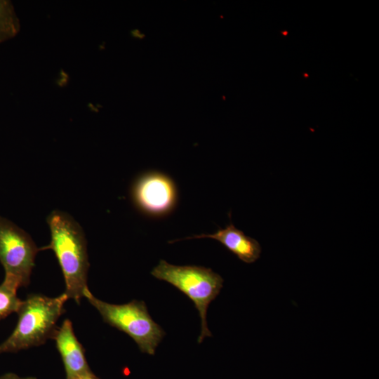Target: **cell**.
Masks as SVG:
<instances>
[{
    "instance_id": "cell-1",
    "label": "cell",
    "mask_w": 379,
    "mask_h": 379,
    "mask_svg": "<svg viewBox=\"0 0 379 379\" xmlns=\"http://www.w3.org/2000/svg\"><path fill=\"white\" fill-rule=\"evenodd\" d=\"M47 223L51 241L39 249H51L54 252L65 279L64 293L68 299H73L79 304L88 288L89 262L85 234L70 215L61 211H52L47 218Z\"/></svg>"
},
{
    "instance_id": "cell-11",
    "label": "cell",
    "mask_w": 379,
    "mask_h": 379,
    "mask_svg": "<svg viewBox=\"0 0 379 379\" xmlns=\"http://www.w3.org/2000/svg\"><path fill=\"white\" fill-rule=\"evenodd\" d=\"M0 379H36L35 377H20L19 375L13 373H6L1 376H0Z\"/></svg>"
},
{
    "instance_id": "cell-4",
    "label": "cell",
    "mask_w": 379,
    "mask_h": 379,
    "mask_svg": "<svg viewBox=\"0 0 379 379\" xmlns=\"http://www.w3.org/2000/svg\"><path fill=\"white\" fill-rule=\"evenodd\" d=\"M84 297L98 311L105 323L128 335L142 352L154 354L165 332L152 319L145 302L133 300L122 305L111 304L97 298L89 288Z\"/></svg>"
},
{
    "instance_id": "cell-12",
    "label": "cell",
    "mask_w": 379,
    "mask_h": 379,
    "mask_svg": "<svg viewBox=\"0 0 379 379\" xmlns=\"http://www.w3.org/2000/svg\"><path fill=\"white\" fill-rule=\"evenodd\" d=\"M79 379H99L92 371L83 375Z\"/></svg>"
},
{
    "instance_id": "cell-2",
    "label": "cell",
    "mask_w": 379,
    "mask_h": 379,
    "mask_svg": "<svg viewBox=\"0 0 379 379\" xmlns=\"http://www.w3.org/2000/svg\"><path fill=\"white\" fill-rule=\"evenodd\" d=\"M69 300L65 293L57 297L29 295L17 311L18 320L11 335L0 344V354L39 346L53 338L56 323Z\"/></svg>"
},
{
    "instance_id": "cell-9",
    "label": "cell",
    "mask_w": 379,
    "mask_h": 379,
    "mask_svg": "<svg viewBox=\"0 0 379 379\" xmlns=\"http://www.w3.org/2000/svg\"><path fill=\"white\" fill-rule=\"evenodd\" d=\"M20 27L12 3L0 0V43L14 37L20 31Z\"/></svg>"
},
{
    "instance_id": "cell-6",
    "label": "cell",
    "mask_w": 379,
    "mask_h": 379,
    "mask_svg": "<svg viewBox=\"0 0 379 379\" xmlns=\"http://www.w3.org/2000/svg\"><path fill=\"white\" fill-rule=\"evenodd\" d=\"M131 196L135 207L154 218L169 214L178 201V190L173 180L159 171L141 174L132 185Z\"/></svg>"
},
{
    "instance_id": "cell-5",
    "label": "cell",
    "mask_w": 379,
    "mask_h": 379,
    "mask_svg": "<svg viewBox=\"0 0 379 379\" xmlns=\"http://www.w3.org/2000/svg\"><path fill=\"white\" fill-rule=\"evenodd\" d=\"M39 251L28 233L0 216V262L5 270L4 281L17 288L27 286Z\"/></svg>"
},
{
    "instance_id": "cell-10",
    "label": "cell",
    "mask_w": 379,
    "mask_h": 379,
    "mask_svg": "<svg viewBox=\"0 0 379 379\" xmlns=\"http://www.w3.org/2000/svg\"><path fill=\"white\" fill-rule=\"evenodd\" d=\"M18 289L4 280L0 285V319L18 310L22 300L17 295Z\"/></svg>"
},
{
    "instance_id": "cell-8",
    "label": "cell",
    "mask_w": 379,
    "mask_h": 379,
    "mask_svg": "<svg viewBox=\"0 0 379 379\" xmlns=\"http://www.w3.org/2000/svg\"><path fill=\"white\" fill-rule=\"evenodd\" d=\"M211 238L221 243L239 260L246 263L255 262L260 255L261 246L253 238L246 236L241 230H238L232 223H230L224 229H220L213 234H202L188 237L182 239Z\"/></svg>"
},
{
    "instance_id": "cell-7",
    "label": "cell",
    "mask_w": 379,
    "mask_h": 379,
    "mask_svg": "<svg viewBox=\"0 0 379 379\" xmlns=\"http://www.w3.org/2000/svg\"><path fill=\"white\" fill-rule=\"evenodd\" d=\"M53 339L55 340L57 349L60 354L67 379H79L92 371L69 319H65L57 328Z\"/></svg>"
},
{
    "instance_id": "cell-3",
    "label": "cell",
    "mask_w": 379,
    "mask_h": 379,
    "mask_svg": "<svg viewBox=\"0 0 379 379\" xmlns=\"http://www.w3.org/2000/svg\"><path fill=\"white\" fill-rule=\"evenodd\" d=\"M151 274L172 284L192 300L201 319V333L198 343H202L206 337H211L206 320L207 310L222 288L224 280L222 277L210 268L174 265L164 260L159 261Z\"/></svg>"
}]
</instances>
